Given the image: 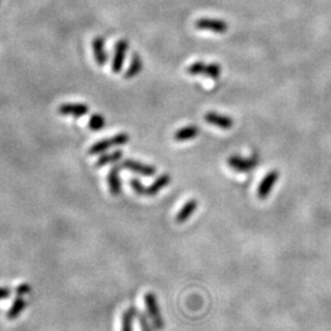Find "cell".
<instances>
[{"label": "cell", "mask_w": 331, "mask_h": 331, "mask_svg": "<svg viewBox=\"0 0 331 331\" xmlns=\"http://www.w3.org/2000/svg\"><path fill=\"white\" fill-rule=\"evenodd\" d=\"M145 305H146L147 315L150 320L152 321V326L155 330L162 331L165 327V321H163L162 314H161V309L157 303L156 295L152 292H147L145 295Z\"/></svg>", "instance_id": "6da1fadb"}, {"label": "cell", "mask_w": 331, "mask_h": 331, "mask_svg": "<svg viewBox=\"0 0 331 331\" xmlns=\"http://www.w3.org/2000/svg\"><path fill=\"white\" fill-rule=\"evenodd\" d=\"M221 70L222 68L219 64H205L203 61H195L188 68L187 73L189 75H204L210 77V79H218L221 75Z\"/></svg>", "instance_id": "7a4b0ae2"}, {"label": "cell", "mask_w": 331, "mask_h": 331, "mask_svg": "<svg viewBox=\"0 0 331 331\" xmlns=\"http://www.w3.org/2000/svg\"><path fill=\"white\" fill-rule=\"evenodd\" d=\"M128 141H129V135L126 134V133H120V134L114 135L113 138H108V139H104V140L96 142V144L92 145L91 148H90L89 153L90 155L102 153L104 152V151H107L109 147L125 145Z\"/></svg>", "instance_id": "3957f363"}, {"label": "cell", "mask_w": 331, "mask_h": 331, "mask_svg": "<svg viewBox=\"0 0 331 331\" xmlns=\"http://www.w3.org/2000/svg\"><path fill=\"white\" fill-rule=\"evenodd\" d=\"M195 27L197 30L203 31H211L213 33H225L228 30V24L221 18H209V17H201L195 21Z\"/></svg>", "instance_id": "277c9868"}, {"label": "cell", "mask_w": 331, "mask_h": 331, "mask_svg": "<svg viewBox=\"0 0 331 331\" xmlns=\"http://www.w3.org/2000/svg\"><path fill=\"white\" fill-rule=\"evenodd\" d=\"M227 163L233 171L239 173H247L253 171V168H255V167L259 165V160L256 159V157L246 159V157L240 156H231L227 159Z\"/></svg>", "instance_id": "5b68a950"}, {"label": "cell", "mask_w": 331, "mask_h": 331, "mask_svg": "<svg viewBox=\"0 0 331 331\" xmlns=\"http://www.w3.org/2000/svg\"><path fill=\"white\" fill-rule=\"evenodd\" d=\"M278 178H280V172L278 171H270L268 173V174L265 175L264 178H262L261 183L259 184L258 187V197L260 200H265L266 197L270 195L272 188H274V185L276 182L278 181Z\"/></svg>", "instance_id": "8992f818"}, {"label": "cell", "mask_w": 331, "mask_h": 331, "mask_svg": "<svg viewBox=\"0 0 331 331\" xmlns=\"http://www.w3.org/2000/svg\"><path fill=\"white\" fill-rule=\"evenodd\" d=\"M128 42L125 39H119L116 45V51H114L113 63H112V70L113 73L119 74L124 65L126 51H128Z\"/></svg>", "instance_id": "52a82bcc"}, {"label": "cell", "mask_w": 331, "mask_h": 331, "mask_svg": "<svg viewBox=\"0 0 331 331\" xmlns=\"http://www.w3.org/2000/svg\"><path fill=\"white\" fill-rule=\"evenodd\" d=\"M123 168L128 169V171H131L134 173H138V174L145 175V177H152V175L156 174V168L153 166L144 165V163L136 162L134 160H125L122 162Z\"/></svg>", "instance_id": "ba28073f"}, {"label": "cell", "mask_w": 331, "mask_h": 331, "mask_svg": "<svg viewBox=\"0 0 331 331\" xmlns=\"http://www.w3.org/2000/svg\"><path fill=\"white\" fill-rule=\"evenodd\" d=\"M58 112L63 116H71L75 118H80V117L86 116L89 113V107L83 103H65L61 104L58 108Z\"/></svg>", "instance_id": "9c48e42d"}, {"label": "cell", "mask_w": 331, "mask_h": 331, "mask_svg": "<svg viewBox=\"0 0 331 331\" xmlns=\"http://www.w3.org/2000/svg\"><path fill=\"white\" fill-rule=\"evenodd\" d=\"M205 120L209 124H212L217 128L225 129V130H228L233 126V119L231 117L224 116V114H218L216 112H209L205 114Z\"/></svg>", "instance_id": "30bf717a"}, {"label": "cell", "mask_w": 331, "mask_h": 331, "mask_svg": "<svg viewBox=\"0 0 331 331\" xmlns=\"http://www.w3.org/2000/svg\"><path fill=\"white\" fill-rule=\"evenodd\" d=\"M120 167L114 166L112 169H111L109 173H108V185H109V191L111 194L114 196H118L122 193V181H120Z\"/></svg>", "instance_id": "8fae6325"}, {"label": "cell", "mask_w": 331, "mask_h": 331, "mask_svg": "<svg viewBox=\"0 0 331 331\" xmlns=\"http://www.w3.org/2000/svg\"><path fill=\"white\" fill-rule=\"evenodd\" d=\"M197 209V201L195 199H190L184 204L183 207L179 210V212L175 215V222L177 224H184L191 217L195 210Z\"/></svg>", "instance_id": "7c38bea8"}, {"label": "cell", "mask_w": 331, "mask_h": 331, "mask_svg": "<svg viewBox=\"0 0 331 331\" xmlns=\"http://www.w3.org/2000/svg\"><path fill=\"white\" fill-rule=\"evenodd\" d=\"M199 133L200 129L197 128L196 125H187L184 126V128L178 129V130L174 133V135H173V138H174L175 141L183 142L195 139L196 136L199 135Z\"/></svg>", "instance_id": "4fadbf2b"}, {"label": "cell", "mask_w": 331, "mask_h": 331, "mask_svg": "<svg viewBox=\"0 0 331 331\" xmlns=\"http://www.w3.org/2000/svg\"><path fill=\"white\" fill-rule=\"evenodd\" d=\"M92 47H94V54L97 65L103 67L107 63V54L104 51V38L103 37H97L92 42Z\"/></svg>", "instance_id": "5bb4252c"}, {"label": "cell", "mask_w": 331, "mask_h": 331, "mask_svg": "<svg viewBox=\"0 0 331 331\" xmlns=\"http://www.w3.org/2000/svg\"><path fill=\"white\" fill-rule=\"evenodd\" d=\"M169 183H171V177H169L168 174L160 175V177L150 185V187H145L144 195H147V196L156 195L157 193H160V191L162 190L166 185H168Z\"/></svg>", "instance_id": "9a60e30c"}, {"label": "cell", "mask_w": 331, "mask_h": 331, "mask_svg": "<svg viewBox=\"0 0 331 331\" xmlns=\"http://www.w3.org/2000/svg\"><path fill=\"white\" fill-rule=\"evenodd\" d=\"M26 307H27L26 299H25L24 297L17 296L16 298L14 299V302H12L11 307L9 308L8 313H6V318H8L9 320L17 319V318L20 317V314L23 313L25 309H26Z\"/></svg>", "instance_id": "2e32d148"}, {"label": "cell", "mask_w": 331, "mask_h": 331, "mask_svg": "<svg viewBox=\"0 0 331 331\" xmlns=\"http://www.w3.org/2000/svg\"><path fill=\"white\" fill-rule=\"evenodd\" d=\"M136 309L134 305L129 307L122 315V331H134V319L136 318Z\"/></svg>", "instance_id": "e0dca14e"}, {"label": "cell", "mask_w": 331, "mask_h": 331, "mask_svg": "<svg viewBox=\"0 0 331 331\" xmlns=\"http://www.w3.org/2000/svg\"><path fill=\"white\" fill-rule=\"evenodd\" d=\"M141 70H142V59H141V57H140V55H138V54H133L130 65H129L128 70L125 71L124 77H125V79H133V77H135L136 75H139Z\"/></svg>", "instance_id": "ac0fdd59"}, {"label": "cell", "mask_w": 331, "mask_h": 331, "mask_svg": "<svg viewBox=\"0 0 331 331\" xmlns=\"http://www.w3.org/2000/svg\"><path fill=\"white\" fill-rule=\"evenodd\" d=\"M122 157H123L122 151H114V152L103 155V156H101L100 159L97 160L96 167H102V166L108 165V163H114L117 162V161H119Z\"/></svg>", "instance_id": "d6986e66"}, {"label": "cell", "mask_w": 331, "mask_h": 331, "mask_svg": "<svg viewBox=\"0 0 331 331\" xmlns=\"http://www.w3.org/2000/svg\"><path fill=\"white\" fill-rule=\"evenodd\" d=\"M106 126V119L101 114H94L89 120V128L94 131H98Z\"/></svg>", "instance_id": "ffe728a7"}, {"label": "cell", "mask_w": 331, "mask_h": 331, "mask_svg": "<svg viewBox=\"0 0 331 331\" xmlns=\"http://www.w3.org/2000/svg\"><path fill=\"white\" fill-rule=\"evenodd\" d=\"M136 319H138L139 324H140L141 331H153L152 326L150 324V318L146 317L145 313L142 312H136Z\"/></svg>", "instance_id": "44dd1931"}, {"label": "cell", "mask_w": 331, "mask_h": 331, "mask_svg": "<svg viewBox=\"0 0 331 331\" xmlns=\"http://www.w3.org/2000/svg\"><path fill=\"white\" fill-rule=\"evenodd\" d=\"M15 292H16L17 296H21V297H25L26 295H29L31 292V286L29 283H21L18 284L16 287V290H15Z\"/></svg>", "instance_id": "7402d4cb"}, {"label": "cell", "mask_w": 331, "mask_h": 331, "mask_svg": "<svg viewBox=\"0 0 331 331\" xmlns=\"http://www.w3.org/2000/svg\"><path fill=\"white\" fill-rule=\"evenodd\" d=\"M11 292L12 291L9 289V287L0 286V301H3V299H8L9 297L11 296Z\"/></svg>", "instance_id": "603a6c76"}]
</instances>
